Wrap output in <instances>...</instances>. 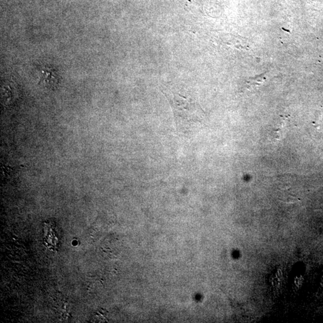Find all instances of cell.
Here are the masks:
<instances>
[{
	"label": "cell",
	"instance_id": "cell-1",
	"mask_svg": "<svg viewBox=\"0 0 323 323\" xmlns=\"http://www.w3.org/2000/svg\"><path fill=\"white\" fill-rule=\"evenodd\" d=\"M174 113L178 133L186 134L203 119V111L194 100L178 93H166Z\"/></svg>",
	"mask_w": 323,
	"mask_h": 323
}]
</instances>
